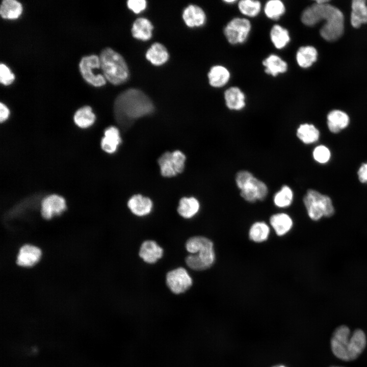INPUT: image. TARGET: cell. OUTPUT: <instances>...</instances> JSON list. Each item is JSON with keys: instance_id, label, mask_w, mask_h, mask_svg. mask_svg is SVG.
<instances>
[{"instance_id": "9c48e42d", "label": "cell", "mask_w": 367, "mask_h": 367, "mask_svg": "<svg viewBox=\"0 0 367 367\" xmlns=\"http://www.w3.org/2000/svg\"><path fill=\"white\" fill-rule=\"evenodd\" d=\"M251 29V24L248 19L235 17L226 25L224 34L229 43L241 44L248 38Z\"/></svg>"}, {"instance_id": "b9f144b4", "label": "cell", "mask_w": 367, "mask_h": 367, "mask_svg": "<svg viewBox=\"0 0 367 367\" xmlns=\"http://www.w3.org/2000/svg\"><path fill=\"white\" fill-rule=\"evenodd\" d=\"M272 367H286V366L282 365H277L275 366H273Z\"/></svg>"}, {"instance_id": "30bf717a", "label": "cell", "mask_w": 367, "mask_h": 367, "mask_svg": "<svg viewBox=\"0 0 367 367\" xmlns=\"http://www.w3.org/2000/svg\"><path fill=\"white\" fill-rule=\"evenodd\" d=\"M100 67V58L95 55L83 57L79 64L80 70L84 79L95 87H100L106 84V78L103 75L95 74L93 71Z\"/></svg>"}, {"instance_id": "e575fe53", "label": "cell", "mask_w": 367, "mask_h": 367, "mask_svg": "<svg viewBox=\"0 0 367 367\" xmlns=\"http://www.w3.org/2000/svg\"><path fill=\"white\" fill-rule=\"evenodd\" d=\"M261 3L254 0H241L238 3L240 12L245 16L254 17L258 15L261 10Z\"/></svg>"}, {"instance_id": "d6986e66", "label": "cell", "mask_w": 367, "mask_h": 367, "mask_svg": "<svg viewBox=\"0 0 367 367\" xmlns=\"http://www.w3.org/2000/svg\"><path fill=\"white\" fill-rule=\"evenodd\" d=\"M262 64L265 68V72L273 76L285 73L288 67L287 63L275 54L269 55L263 61Z\"/></svg>"}, {"instance_id": "cb8c5ba5", "label": "cell", "mask_w": 367, "mask_h": 367, "mask_svg": "<svg viewBox=\"0 0 367 367\" xmlns=\"http://www.w3.org/2000/svg\"><path fill=\"white\" fill-rule=\"evenodd\" d=\"M153 26L147 19L139 18L133 23L132 33L133 37L141 40H148L152 36Z\"/></svg>"}, {"instance_id": "7c38bea8", "label": "cell", "mask_w": 367, "mask_h": 367, "mask_svg": "<svg viewBox=\"0 0 367 367\" xmlns=\"http://www.w3.org/2000/svg\"><path fill=\"white\" fill-rule=\"evenodd\" d=\"M66 208L63 198L51 195L44 198L41 204V214L45 219H50L55 215H60Z\"/></svg>"}, {"instance_id": "4fadbf2b", "label": "cell", "mask_w": 367, "mask_h": 367, "mask_svg": "<svg viewBox=\"0 0 367 367\" xmlns=\"http://www.w3.org/2000/svg\"><path fill=\"white\" fill-rule=\"evenodd\" d=\"M163 250L156 243L152 240L144 241L141 245L139 256L148 264H153L163 256Z\"/></svg>"}, {"instance_id": "4dcf8cb0", "label": "cell", "mask_w": 367, "mask_h": 367, "mask_svg": "<svg viewBox=\"0 0 367 367\" xmlns=\"http://www.w3.org/2000/svg\"><path fill=\"white\" fill-rule=\"evenodd\" d=\"M95 116L91 108L85 106L78 109L75 113L74 120L80 127L85 128L91 125L94 122Z\"/></svg>"}, {"instance_id": "52a82bcc", "label": "cell", "mask_w": 367, "mask_h": 367, "mask_svg": "<svg viewBox=\"0 0 367 367\" xmlns=\"http://www.w3.org/2000/svg\"><path fill=\"white\" fill-rule=\"evenodd\" d=\"M303 201L308 216L312 220H319L323 217H331L334 213L331 198L315 190H308Z\"/></svg>"}, {"instance_id": "9a60e30c", "label": "cell", "mask_w": 367, "mask_h": 367, "mask_svg": "<svg viewBox=\"0 0 367 367\" xmlns=\"http://www.w3.org/2000/svg\"><path fill=\"white\" fill-rule=\"evenodd\" d=\"M245 95L237 87H231L224 92V99L226 107L231 110L239 111L245 105Z\"/></svg>"}, {"instance_id": "ac0fdd59", "label": "cell", "mask_w": 367, "mask_h": 367, "mask_svg": "<svg viewBox=\"0 0 367 367\" xmlns=\"http://www.w3.org/2000/svg\"><path fill=\"white\" fill-rule=\"evenodd\" d=\"M40 256L41 251L38 248L26 245L22 246L19 250L17 264L24 267L32 266L39 260Z\"/></svg>"}, {"instance_id": "4316f807", "label": "cell", "mask_w": 367, "mask_h": 367, "mask_svg": "<svg viewBox=\"0 0 367 367\" xmlns=\"http://www.w3.org/2000/svg\"><path fill=\"white\" fill-rule=\"evenodd\" d=\"M199 207V202L195 198L183 197L179 201L177 212L181 217L189 219L197 213Z\"/></svg>"}, {"instance_id": "7bdbcfd3", "label": "cell", "mask_w": 367, "mask_h": 367, "mask_svg": "<svg viewBox=\"0 0 367 367\" xmlns=\"http://www.w3.org/2000/svg\"><path fill=\"white\" fill-rule=\"evenodd\" d=\"M330 367H340V366H330Z\"/></svg>"}, {"instance_id": "603a6c76", "label": "cell", "mask_w": 367, "mask_h": 367, "mask_svg": "<svg viewBox=\"0 0 367 367\" xmlns=\"http://www.w3.org/2000/svg\"><path fill=\"white\" fill-rule=\"evenodd\" d=\"M270 222L277 235L282 236L290 231L293 226V221L287 214L278 213L272 215Z\"/></svg>"}, {"instance_id": "f546056e", "label": "cell", "mask_w": 367, "mask_h": 367, "mask_svg": "<svg viewBox=\"0 0 367 367\" xmlns=\"http://www.w3.org/2000/svg\"><path fill=\"white\" fill-rule=\"evenodd\" d=\"M22 11L21 4L15 0H4L1 5L0 14L3 18L16 19L21 14Z\"/></svg>"}, {"instance_id": "7402d4cb", "label": "cell", "mask_w": 367, "mask_h": 367, "mask_svg": "<svg viewBox=\"0 0 367 367\" xmlns=\"http://www.w3.org/2000/svg\"><path fill=\"white\" fill-rule=\"evenodd\" d=\"M364 0H354L352 3L351 22L357 28L362 23H367V6Z\"/></svg>"}, {"instance_id": "277c9868", "label": "cell", "mask_w": 367, "mask_h": 367, "mask_svg": "<svg viewBox=\"0 0 367 367\" xmlns=\"http://www.w3.org/2000/svg\"><path fill=\"white\" fill-rule=\"evenodd\" d=\"M186 248L191 253L186 258V263L193 270H205L215 261L213 243L207 238L201 236L190 238L186 243Z\"/></svg>"}, {"instance_id": "44dd1931", "label": "cell", "mask_w": 367, "mask_h": 367, "mask_svg": "<svg viewBox=\"0 0 367 367\" xmlns=\"http://www.w3.org/2000/svg\"><path fill=\"white\" fill-rule=\"evenodd\" d=\"M121 142L118 129L115 126H110L104 130L101 142V148L104 151L112 153L116 150Z\"/></svg>"}, {"instance_id": "5bb4252c", "label": "cell", "mask_w": 367, "mask_h": 367, "mask_svg": "<svg viewBox=\"0 0 367 367\" xmlns=\"http://www.w3.org/2000/svg\"><path fill=\"white\" fill-rule=\"evenodd\" d=\"M127 206L134 215L144 216L151 211L152 202L149 198L137 194L133 196L129 199Z\"/></svg>"}, {"instance_id": "f35d334b", "label": "cell", "mask_w": 367, "mask_h": 367, "mask_svg": "<svg viewBox=\"0 0 367 367\" xmlns=\"http://www.w3.org/2000/svg\"><path fill=\"white\" fill-rule=\"evenodd\" d=\"M357 174L358 179L361 182H367V162L361 165L358 171Z\"/></svg>"}, {"instance_id": "8992f818", "label": "cell", "mask_w": 367, "mask_h": 367, "mask_svg": "<svg viewBox=\"0 0 367 367\" xmlns=\"http://www.w3.org/2000/svg\"><path fill=\"white\" fill-rule=\"evenodd\" d=\"M235 180L240 190L241 196L249 202L263 200L268 195V188L266 184L248 171H239Z\"/></svg>"}, {"instance_id": "8d00e7d4", "label": "cell", "mask_w": 367, "mask_h": 367, "mask_svg": "<svg viewBox=\"0 0 367 367\" xmlns=\"http://www.w3.org/2000/svg\"><path fill=\"white\" fill-rule=\"evenodd\" d=\"M15 79V76L10 69L4 64L0 65V82L6 86L11 84Z\"/></svg>"}, {"instance_id": "74e56055", "label": "cell", "mask_w": 367, "mask_h": 367, "mask_svg": "<svg viewBox=\"0 0 367 367\" xmlns=\"http://www.w3.org/2000/svg\"><path fill=\"white\" fill-rule=\"evenodd\" d=\"M127 4L128 8L135 13H139L146 7V2L145 0H129Z\"/></svg>"}, {"instance_id": "e0dca14e", "label": "cell", "mask_w": 367, "mask_h": 367, "mask_svg": "<svg viewBox=\"0 0 367 367\" xmlns=\"http://www.w3.org/2000/svg\"><path fill=\"white\" fill-rule=\"evenodd\" d=\"M182 17L189 27L201 26L206 20L204 11L200 7L193 5H189L184 10Z\"/></svg>"}, {"instance_id": "7a4b0ae2", "label": "cell", "mask_w": 367, "mask_h": 367, "mask_svg": "<svg viewBox=\"0 0 367 367\" xmlns=\"http://www.w3.org/2000/svg\"><path fill=\"white\" fill-rule=\"evenodd\" d=\"M324 19L326 22L320 30L321 36L327 41L337 40L344 28V15L338 8L327 3H316L306 8L301 15L302 22L308 26H313Z\"/></svg>"}, {"instance_id": "d590c367", "label": "cell", "mask_w": 367, "mask_h": 367, "mask_svg": "<svg viewBox=\"0 0 367 367\" xmlns=\"http://www.w3.org/2000/svg\"><path fill=\"white\" fill-rule=\"evenodd\" d=\"M314 160L319 163H327L330 159L331 152L329 148L323 145L317 146L313 150Z\"/></svg>"}, {"instance_id": "1f68e13d", "label": "cell", "mask_w": 367, "mask_h": 367, "mask_svg": "<svg viewBox=\"0 0 367 367\" xmlns=\"http://www.w3.org/2000/svg\"><path fill=\"white\" fill-rule=\"evenodd\" d=\"M269 233L270 228L266 223L257 222L250 227L249 235L251 240L256 243H260L268 239Z\"/></svg>"}, {"instance_id": "3957f363", "label": "cell", "mask_w": 367, "mask_h": 367, "mask_svg": "<svg viewBox=\"0 0 367 367\" xmlns=\"http://www.w3.org/2000/svg\"><path fill=\"white\" fill-rule=\"evenodd\" d=\"M366 344L364 332L357 329L351 334L345 325L337 327L330 340L331 349L333 354L344 361L356 359L364 350Z\"/></svg>"}, {"instance_id": "836d02e7", "label": "cell", "mask_w": 367, "mask_h": 367, "mask_svg": "<svg viewBox=\"0 0 367 367\" xmlns=\"http://www.w3.org/2000/svg\"><path fill=\"white\" fill-rule=\"evenodd\" d=\"M294 194L291 188L287 185L283 186L274 196L275 205L281 208L289 206L293 200Z\"/></svg>"}, {"instance_id": "2e32d148", "label": "cell", "mask_w": 367, "mask_h": 367, "mask_svg": "<svg viewBox=\"0 0 367 367\" xmlns=\"http://www.w3.org/2000/svg\"><path fill=\"white\" fill-rule=\"evenodd\" d=\"M327 126L332 133L336 134L346 128L349 125L350 119L343 111L334 110L327 115Z\"/></svg>"}, {"instance_id": "f1b7e54d", "label": "cell", "mask_w": 367, "mask_h": 367, "mask_svg": "<svg viewBox=\"0 0 367 367\" xmlns=\"http://www.w3.org/2000/svg\"><path fill=\"white\" fill-rule=\"evenodd\" d=\"M270 36L272 43L277 49L284 48L290 41L289 31L279 24H275L272 27Z\"/></svg>"}, {"instance_id": "484cf974", "label": "cell", "mask_w": 367, "mask_h": 367, "mask_svg": "<svg viewBox=\"0 0 367 367\" xmlns=\"http://www.w3.org/2000/svg\"><path fill=\"white\" fill-rule=\"evenodd\" d=\"M296 135L303 143L309 144L318 141L320 132L313 124L303 123L300 124L297 128Z\"/></svg>"}, {"instance_id": "ba28073f", "label": "cell", "mask_w": 367, "mask_h": 367, "mask_svg": "<svg viewBox=\"0 0 367 367\" xmlns=\"http://www.w3.org/2000/svg\"><path fill=\"white\" fill-rule=\"evenodd\" d=\"M185 155L180 150L167 151L158 159L161 174L171 177L181 173L185 167Z\"/></svg>"}, {"instance_id": "60d3db41", "label": "cell", "mask_w": 367, "mask_h": 367, "mask_svg": "<svg viewBox=\"0 0 367 367\" xmlns=\"http://www.w3.org/2000/svg\"><path fill=\"white\" fill-rule=\"evenodd\" d=\"M224 2H225V3H235V2H236V1H234V0H231V1L228 0V1H224Z\"/></svg>"}, {"instance_id": "d6a6232c", "label": "cell", "mask_w": 367, "mask_h": 367, "mask_svg": "<svg viewBox=\"0 0 367 367\" xmlns=\"http://www.w3.org/2000/svg\"><path fill=\"white\" fill-rule=\"evenodd\" d=\"M285 7L283 2L279 0L268 1L264 7L266 16L272 20L279 19L285 13Z\"/></svg>"}, {"instance_id": "ab89813d", "label": "cell", "mask_w": 367, "mask_h": 367, "mask_svg": "<svg viewBox=\"0 0 367 367\" xmlns=\"http://www.w3.org/2000/svg\"><path fill=\"white\" fill-rule=\"evenodd\" d=\"M9 115V110L2 102L0 104V121L1 122L6 120Z\"/></svg>"}, {"instance_id": "6da1fadb", "label": "cell", "mask_w": 367, "mask_h": 367, "mask_svg": "<svg viewBox=\"0 0 367 367\" xmlns=\"http://www.w3.org/2000/svg\"><path fill=\"white\" fill-rule=\"evenodd\" d=\"M153 110V104L150 99L142 91L134 88L120 93L114 103L116 119L125 129L129 128L136 119L150 114Z\"/></svg>"}, {"instance_id": "83f0119b", "label": "cell", "mask_w": 367, "mask_h": 367, "mask_svg": "<svg viewBox=\"0 0 367 367\" xmlns=\"http://www.w3.org/2000/svg\"><path fill=\"white\" fill-rule=\"evenodd\" d=\"M317 51L314 47L306 46L298 49L296 58L299 66L308 68L317 60Z\"/></svg>"}, {"instance_id": "d4e9b609", "label": "cell", "mask_w": 367, "mask_h": 367, "mask_svg": "<svg viewBox=\"0 0 367 367\" xmlns=\"http://www.w3.org/2000/svg\"><path fill=\"white\" fill-rule=\"evenodd\" d=\"M146 58L152 64L158 66L164 64L168 60L169 55L163 45L155 43L147 51Z\"/></svg>"}, {"instance_id": "5b68a950", "label": "cell", "mask_w": 367, "mask_h": 367, "mask_svg": "<svg viewBox=\"0 0 367 367\" xmlns=\"http://www.w3.org/2000/svg\"><path fill=\"white\" fill-rule=\"evenodd\" d=\"M100 66L104 77L114 85L125 82L129 74L127 64L123 58L110 48L104 49L100 57Z\"/></svg>"}, {"instance_id": "8fae6325", "label": "cell", "mask_w": 367, "mask_h": 367, "mask_svg": "<svg viewBox=\"0 0 367 367\" xmlns=\"http://www.w3.org/2000/svg\"><path fill=\"white\" fill-rule=\"evenodd\" d=\"M166 283L172 292L179 294L191 286L192 279L185 268L179 267L167 273Z\"/></svg>"}, {"instance_id": "ffe728a7", "label": "cell", "mask_w": 367, "mask_h": 367, "mask_svg": "<svg viewBox=\"0 0 367 367\" xmlns=\"http://www.w3.org/2000/svg\"><path fill=\"white\" fill-rule=\"evenodd\" d=\"M230 73L229 70L222 65L213 66L208 73L210 85L215 88L222 87L229 81Z\"/></svg>"}]
</instances>
